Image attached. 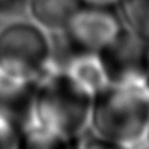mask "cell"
Here are the masks:
<instances>
[{"instance_id": "obj_1", "label": "cell", "mask_w": 149, "mask_h": 149, "mask_svg": "<svg viewBox=\"0 0 149 149\" xmlns=\"http://www.w3.org/2000/svg\"><path fill=\"white\" fill-rule=\"evenodd\" d=\"M92 95L56 64L32 85L29 107L21 124L19 148H63L78 145L89 130Z\"/></svg>"}, {"instance_id": "obj_2", "label": "cell", "mask_w": 149, "mask_h": 149, "mask_svg": "<svg viewBox=\"0 0 149 149\" xmlns=\"http://www.w3.org/2000/svg\"><path fill=\"white\" fill-rule=\"evenodd\" d=\"M149 82L133 76L110 81L92 97L89 132L107 146H146Z\"/></svg>"}, {"instance_id": "obj_3", "label": "cell", "mask_w": 149, "mask_h": 149, "mask_svg": "<svg viewBox=\"0 0 149 149\" xmlns=\"http://www.w3.org/2000/svg\"><path fill=\"white\" fill-rule=\"evenodd\" d=\"M53 60L50 32L34 21H15L0 29V72L8 78L32 85Z\"/></svg>"}, {"instance_id": "obj_4", "label": "cell", "mask_w": 149, "mask_h": 149, "mask_svg": "<svg viewBox=\"0 0 149 149\" xmlns=\"http://www.w3.org/2000/svg\"><path fill=\"white\" fill-rule=\"evenodd\" d=\"M123 21L116 5L84 3L60 34L72 50L100 53L121 31Z\"/></svg>"}, {"instance_id": "obj_5", "label": "cell", "mask_w": 149, "mask_h": 149, "mask_svg": "<svg viewBox=\"0 0 149 149\" xmlns=\"http://www.w3.org/2000/svg\"><path fill=\"white\" fill-rule=\"evenodd\" d=\"M110 81L123 78H146L149 44L123 25L116 38L98 53Z\"/></svg>"}, {"instance_id": "obj_6", "label": "cell", "mask_w": 149, "mask_h": 149, "mask_svg": "<svg viewBox=\"0 0 149 149\" xmlns=\"http://www.w3.org/2000/svg\"><path fill=\"white\" fill-rule=\"evenodd\" d=\"M54 61L74 84L92 97L108 84L107 72L98 53L72 50L63 60L54 58Z\"/></svg>"}, {"instance_id": "obj_7", "label": "cell", "mask_w": 149, "mask_h": 149, "mask_svg": "<svg viewBox=\"0 0 149 149\" xmlns=\"http://www.w3.org/2000/svg\"><path fill=\"white\" fill-rule=\"evenodd\" d=\"M84 0H28L26 15L47 32H61Z\"/></svg>"}, {"instance_id": "obj_8", "label": "cell", "mask_w": 149, "mask_h": 149, "mask_svg": "<svg viewBox=\"0 0 149 149\" xmlns=\"http://www.w3.org/2000/svg\"><path fill=\"white\" fill-rule=\"evenodd\" d=\"M116 6L123 25L149 44V0H118Z\"/></svg>"}, {"instance_id": "obj_9", "label": "cell", "mask_w": 149, "mask_h": 149, "mask_svg": "<svg viewBox=\"0 0 149 149\" xmlns=\"http://www.w3.org/2000/svg\"><path fill=\"white\" fill-rule=\"evenodd\" d=\"M22 118L19 110L0 101V149L19 148Z\"/></svg>"}, {"instance_id": "obj_10", "label": "cell", "mask_w": 149, "mask_h": 149, "mask_svg": "<svg viewBox=\"0 0 149 149\" xmlns=\"http://www.w3.org/2000/svg\"><path fill=\"white\" fill-rule=\"evenodd\" d=\"M118 0H84V3H92V5H117Z\"/></svg>"}, {"instance_id": "obj_11", "label": "cell", "mask_w": 149, "mask_h": 149, "mask_svg": "<svg viewBox=\"0 0 149 149\" xmlns=\"http://www.w3.org/2000/svg\"><path fill=\"white\" fill-rule=\"evenodd\" d=\"M146 146L149 148V127H148V133H146Z\"/></svg>"}, {"instance_id": "obj_12", "label": "cell", "mask_w": 149, "mask_h": 149, "mask_svg": "<svg viewBox=\"0 0 149 149\" xmlns=\"http://www.w3.org/2000/svg\"><path fill=\"white\" fill-rule=\"evenodd\" d=\"M146 79L149 82V60H148V69H146Z\"/></svg>"}]
</instances>
